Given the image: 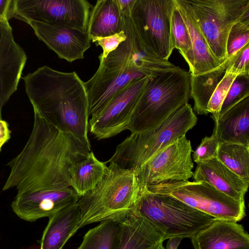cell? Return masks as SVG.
I'll return each mask as SVG.
<instances>
[{"mask_svg":"<svg viewBox=\"0 0 249 249\" xmlns=\"http://www.w3.org/2000/svg\"><path fill=\"white\" fill-rule=\"evenodd\" d=\"M32 132L21 151L8 163L2 191L16 188L11 204L20 219L34 222L50 217L78 202L69 168L84 159L91 147L63 132L34 110Z\"/></svg>","mask_w":249,"mask_h":249,"instance_id":"obj_1","label":"cell"},{"mask_svg":"<svg viewBox=\"0 0 249 249\" xmlns=\"http://www.w3.org/2000/svg\"><path fill=\"white\" fill-rule=\"evenodd\" d=\"M22 79L34 110L59 130L91 147L87 95L75 71L62 72L45 65Z\"/></svg>","mask_w":249,"mask_h":249,"instance_id":"obj_2","label":"cell"},{"mask_svg":"<svg viewBox=\"0 0 249 249\" xmlns=\"http://www.w3.org/2000/svg\"><path fill=\"white\" fill-rule=\"evenodd\" d=\"M190 77L189 72L178 66L159 70L148 76L127 129L131 134L154 130L188 103L191 97Z\"/></svg>","mask_w":249,"mask_h":249,"instance_id":"obj_3","label":"cell"},{"mask_svg":"<svg viewBox=\"0 0 249 249\" xmlns=\"http://www.w3.org/2000/svg\"><path fill=\"white\" fill-rule=\"evenodd\" d=\"M107 167L101 181L77 202L81 212L80 229L96 222H120L132 212L141 189L134 172L113 163Z\"/></svg>","mask_w":249,"mask_h":249,"instance_id":"obj_4","label":"cell"},{"mask_svg":"<svg viewBox=\"0 0 249 249\" xmlns=\"http://www.w3.org/2000/svg\"><path fill=\"white\" fill-rule=\"evenodd\" d=\"M197 121L191 105L187 103L156 129L131 134L118 145L106 163H113L123 169L134 172L175 140L186 135Z\"/></svg>","mask_w":249,"mask_h":249,"instance_id":"obj_5","label":"cell"},{"mask_svg":"<svg viewBox=\"0 0 249 249\" xmlns=\"http://www.w3.org/2000/svg\"><path fill=\"white\" fill-rule=\"evenodd\" d=\"M132 213L156 227L165 240L191 238L216 219L174 197L141 187Z\"/></svg>","mask_w":249,"mask_h":249,"instance_id":"obj_6","label":"cell"},{"mask_svg":"<svg viewBox=\"0 0 249 249\" xmlns=\"http://www.w3.org/2000/svg\"><path fill=\"white\" fill-rule=\"evenodd\" d=\"M145 188L174 197L216 219L238 222L246 215L245 202L231 198L205 181H168Z\"/></svg>","mask_w":249,"mask_h":249,"instance_id":"obj_7","label":"cell"},{"mask_svg":"<svg viewBox=\"0 0 249 249\" xmlns=\"http://www.w3.org/2000/svg\"><path fill=\"white\" fill-rule=\"evenodd\" d=\"M214 57L227 59L226 43L233 25L249 15V0H187Z\"/></svg>","mask_w":249,"mask_h":249,"instance_id":"obj_8","label":"cell"},{"mask_svg":"<svg viewBox=\"0 0 249 249\" xmlns=\"http://www.w3.org/2000/svg\"><path fill=\"white\" fill-rule=\"evenodd\" d=\"M175 0H136L130 17L136 33L154 56L168 60L174 47L171 19Z\"/></svg>","mask_w":249,"mask_h":249,"instance_id":"obj_9","label":"cell"},{"mask_svg":"<svg viewBox=\"0 0 249 249\" xmlns=\"http://www.w3.org/2000/svg\"><path fill=\"white\" fill-rule=\"evenodd\" d=\"M191 141L181 136L134 171L141 187L168 181H186L193 177Z\"/></svg>","mask_w":249,"mask_h":249,"instance_id":"obj_10","label":"cell"},{"mask_svg":"<svg viewBox=\"0 0 249 249\" xmlns=\"http://www.w3.org/2000/svg\"><path fill=\"white\" fill-rule=\"evenodd\" d=\"M14 18L27 23L68 25L84 32L92 7L86 0H14Z\"/></svg>","mask_w":249,"mask_h":249,"instance_id":"obj_11","label":"cell"},{"mask_svg":"<svg viewBox=\"0 0 249 249\" xmlns=\"http://www.w3.org/2000/svg\"><path fill=\"white\" fill-rule=\"evenodd\" d=\"M148 79V76H144L130 81L100 113L91 117L89 130L96 139H107L127 129Z\"/></svg>","mask_w":249,"mask_h":249,"instance_id":"obj_12","label":"cell"},{"mask_svg":"<svg viewBox=\"0 0 249 249\" xmlns=\"http://www.w3.org/2000/svg\"><path fill=\"white\" fill-rule=\"evenodd\" d=\"M123 19L126 39L99 65L112 70L137 71L146 76L159 70L175 67L169 60L159 58L147 51L136 33L130 15L123 16Z\"/></svg>","mask_w":249,"mask_h":249,"instance_id":"obj_13","label":"cell"},{"mask_svg":"<svg viewBox=\"0 0 249 249\" xmlns=\"http://www.w3.org/2000/svg\"><path fill=\"white\" fill-rule=\"evenodd\" d=\"M36 36L58 56L72 62L84 58L90 47L91 39L87 32L63 25L48 24L35 21L27 23Z\"/></svg>","mask_w":249,"mask_h":249,"instance_id":"obj_14","label":"cell"},{"mask_svg":"<svg viewBox=\"0 0 249 249\" xmlns=\"http://www.w3.org/2000/svg\"><path fill=\"white\" fill-rule=\"evenodd\" d=\"M27 60L15 41L9 21H0V119L3 107L17 90Z\"/></svg>","mask_w":249,"mask_h":249,"instance_id":"obj_15","label":"cell"},{"mask_svg":"<svg viewBox=\"0 0 249 249\" xmlns=\"http://www.w3.org/2000/svg\"><path fill=\"white\" fill-rule=\"evenodd\" d=\"M144 76H146L137 71L112 70L99 65L94 74L84 82L89 117L100 113L130 81Z\"/></svg>","mask_w":249,"mask_h":249,"instance_id":"obj_16","label":"cell"},{"mask_svg":"<svg viewBox=\"0 0 249 249\" xmlns=\"http://www.w3.org/2000/svg\"><path fill=\"white\" fill-rule=\"evenodd\" d=\"M194 249H249V236L242 225L216 219L191 238Z\"/></svg>","mask_w":249,"mask_h":249,"instance_id":"obj_17","label":"cell"},{"mask_svg":"<svg viewBox=\"0 0 249 249\" xmlns=\"http://www.w3.org/2000/svg\"><path fill=\"white\" fill-rule=\"evenodd\" d=\"M194 181H205L219 191L240 202H245L249 182L231 171L217 159L197 163Z\"/></svg>","mask_w":249,"mask_h":249,"instance_id":"obj_18","label":"cell"},{"mask_svg":"<svg viewBox=\"0 0 249 249\" xmlns=\"http://www.w3.org/2000/svg\"><path fill=\"white\" fill-rule=\"evenodd\" d=\"M187 28L192 43L191 75H196L212 71L222 63L213 55L195 20L191 6L187 0H175Z\"/></svg>","mask_w":249,"mask_h":249,"instance_id":"obj_19","label":"cell"},{"mask_svg":"<svg viewBox=\"0 0 249 249\" xmlns=\"http://www.w3.org/2000/svg\"><path fill=\"white\" fill-rule=\"evenodd\" d=\"M214 123L213 133L220 143L249 147V97L235 104Z\"/></svg>","mask_w":249,"mask_h":249,"instance_id":"obj_20","label":"cell"},{"mask_svg":"<svg viewBox=\"0 0 249 249\" xmlns=\"http://www.w3.org/2000/svg\"><path fill=\"white\" fill-rule=\"evenodd\" d=\"M120 222L121 231L117 249H156L165 240L159 229L132 213Z\"/></svg>","mask_w":249,"mask_h":249,"instance_id":"obj_21","label":"cell"},{"mask_svg":"<svg viewBox=\"0 0 249 249\" xmlns=\"http://www.w3.org/2000/svg\"><path fill=\"white\" fill-rule=\"evenodd\" d=\"M40 241V249H63L80 229V210L77 203L70 205L50 216Z\"/></svg>","mask_w":249,"mask_h":249,"instance_id":"obj_22","label":"cell"},{"mask_svg":"<svg viewBox=\"0 0 249 249\" xmlns=\"http://www.w3.org/2000/svg\"><path fill=\"white\" fill-rule=\"evenodd\" d=\"M124 19L117 0H98L90 11L87 32L90 39L123 31Z\"/></svg>","mask_w":249,"mask_h":249,"instance_id":"obj_23","label":"cell"},{"mask_svg":"<svg viewBox=\"0 0 249 249\" xmlns=\"http://www.w3.org/2000/svg\"><path fill=\"white\" fill-rule=\"evenodd\" d=\"M107 170L106 162L99 160L91 151L84 159L69 168L71 186L81 197L97 185Z\"/></svg>","mask_w":249,"mask_h":249,"instance_id":"obj_24","label":"cell"},{"mask_svg":"<svg viewBox=\"0 0 249 249\" xmlns=\"http://www.w3.org/2000/svg\"><path fill=\"white\" fill-rule=\"evenodd\" d=\"M230 62V59L227 58L212 71L196 75H191V97L194 100V107L197 114L205 115L209 114L207 110L209 101L224 76Z\"/></svg>","mask_w":249,"mask_h":249,"instance_id":"obj_25","label":"cell"},{"mask_svg":"<svg viewBox=\"0 0 249 249\" xmlns=\"http://www.w3.org/2000/svg\"><path fill=\"white\" fill-rule=\"evenodd\" d=\"M121 231L120 222H100L85 234L77 249H117Z\"/></svg>","mask_w":249,"mask_h":249,"instance_id":"obj_26","label":"cell"},{"mask_svg":"<svg viewBox=\"0 0 249 249\" xmlns=\"http://www.w3.org/2000/svg\"><path fill=\"white\" fill-rule=\"evenodd\" d=\"M216 159L240 178L249 182V147L219 143Z\"/></svg>","mask_w":249,"mask_h":249,"instance_id":"obj_27","label":"cell"},{"mask_svg":"<svg viewBox=\"0 0 249 249\" xmlns=\"http://www.w3.org/2000/svg\"><path fill=\"white\" fill-rule=\"evenodd\" d=\"M171 34L174 49L179 50L189 66L191 61V41L187 28L176 4L172 16Z\"/></svg>","mask_w":249,"mask_h":249,"instance_id":"obj_28","label":"cell"},{"mask_svg":"<svg viewBox=\"0 0 249 249\" xmlns=\"http://www.w3.org/2000/svg\"><path fill=\"white\" fill-rule=\"evenodd\" d=\"M249 43V15L245 16L231 27L227 40V58L231 59Z\"/></svg>","mask_w":249,"mask_h":249,"instance_id":"obj_29","label":"cell"},{"mask_svg":"<svg viewBox=\"0 0 249 249\" xmlns=\"http://www.w3.org/2000/svg\"><path fill=\"white\" fill-rule=\"evenodd\" d=\"M248 97H249V74L238 75L229 89L221 107L219 117Z\"/></svg>","mask_w":249,"mask_h":249,"instance_id":"obj_30","label":"cell"},{"mask_svg":"<svg viewBox=\"0 0 249 249\" xmlns=\"http://www.w3.org/2000/svg\"><path fill=\"white\" fill-rule=\"evenodd\" d=\"M238 75L226 71L213 94L212 95L207 106L208 113L212 114L211 117L216 121L219 115L221 107L229 89L233 81Z\"/></svg>","mask_w":249,"mask_h":249,"instance_id":"obj_31","label":"cell"},{"mask_svg":"<svg viewBox=\"0 0 249 249\" xmlns=\"http://www.w3.org/2000/svg\"><path fill=\"white\" fill-rule=\"evenodd\" d=\"M219 143L213 133L211 136L205 137L193 154L194 161L199 163L216 159Z\"/></svg>","mask_w":249,"mask_h":249,"instance_id":"obj_32","label":"cell"},{"mask_svg":"<svg viewBox=\"0 0 249 249\" xmlns=\"http://www.w3.org/2000/svg\"><path fill=\"white\" fill-rule=\"evenodd\" d=\"M124 32L104 37H95L91 39L96 46H100L103 49V53L99 56L100 62L103 61L112 52L116 50L118 46L126 39Z\"/></svg>","mask_w":249,"mask_h":249,"instance_id":"obj_33","label":"cell"},{"mask_svg":"<svg viewBox=\"0 0 249 249\" xmlns=\"http://www.w3.org/2000/svg\"><path fill=\"white\" fill-rule=\"evenodd\" d=\"M226 71L237 75L249 74V43L230 59Z\"/></svg>","mask_w":249,"mask_h":249,"instance_id":"obj_34","label":"cell"},{"mask_svg":"<svg viewBox=\"0 0 249 249\" xmlns=\"http://www.w3.org/2000/svg\"><path fill=\"white\" fill-rule=\"evenodd\" d=\"M14 0H0V21L14 18Z\"/></svg>","mask_w":249,"mask_h":249,"instance_id":"obj_35","label":"cell"},{"mask_svg":"<svg viewBox=\"0 0 249 249\" xmlns=\"http://www.w3.org/2000/svg\"><path fill=\"white\" fill-rule=\"evenodd\" d=\"M11 132L8 123L0 119V152L2 146L10 139Z\"/></svg>","mask_w":249,"mask_h":249,"instance_id":"obj_36","label":"cell"},{"mask_svg":"<svg viewBox=\"0 0 249 249\" xmlns=\"http://www.w3.org/2000/svg\"><path fill=\"white\" fill-rule=\"evenodd\" d=\"M123 16H129L136 0H117Z\"/></svg>","mask_w":249,"mask_h":249,"instance_id":"obj_37","label":"cell"},{"mask_svg":"<svg viewBox=\"0 0 249 249\" xmlns=\"http://www.w3.org/2000/svg\"><path fill=\"white\" fill-rule=\"evenodd\" d=\"M182 239L181 238L169 239L165 249H177Z\"/></svg>","mask_w":249,"mask_h":249,"instance_id":"obj_38","label":"cell"},{"mask_svg":"<svg viewBox=\"0 0 249 249\" xmlns=\"http://www.w3.org/2000/svg\"><path fill=\"white\" fill-rule=\"evenodd\" d=\"M159 249H165L164 247H163V244L160 245V246L159 248Z\"/></svg>","mask_w":249,"mask_h":249,"instance_id":"obj_39","label":"cell"},{"mask_svg":"<svg viewBox=\"0 0 249 249\" xmlns=\"http://www.w3.org/2000/svg\"><path fill=\"white\" fill-rule=\"evenodd\" d=\"M160 246H159V247H160ZM159 247L158 248L156 249H159Z\"/></svg>","mask_w":249,"mask_h":249,"instance_id":"obj_40","label":"cell"}]
</instances>
